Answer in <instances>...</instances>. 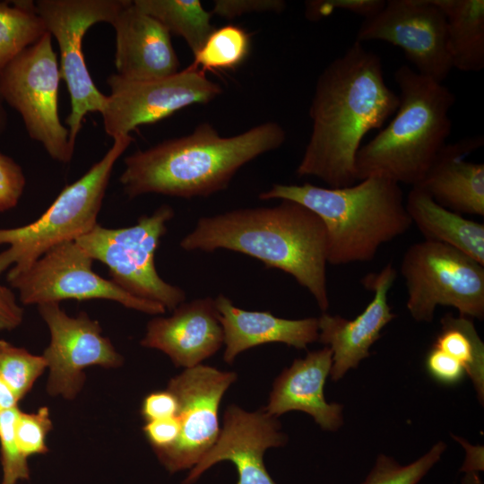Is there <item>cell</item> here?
Instances as JSON below:
<instances>
[{"label":"cell","mask_w":484,"mask_h":484,"mask_svg":"<svg viewBox=\"0 0 484 484\" xmlns=\"http://www.w3.org/2000/svg\"><path fill=\"white\" fill-rule=\"evenodd\" d=\"M46 32L34 2H0V72Z\"/></svg>","instance_id":"cell-27"},{"label":"cell","mask_w":484,"mask_h":484,"mask_svg":"<svg viewBox=\"0 0 484 484\" xmlns=\"http://www.w3.org/2000/svg\"><path fill=\"white\" fill-rule=\"evenodd\" d=\"M480 135L445 143L417 185L441 206L461 215H484V164L466 157L483 145Z\"/></svg>","instance_id":"cell-22"},{"label":"cell","mask_w":484,"mask_h":484,"mask_svg":"<svg viewBox=\"0 0 484 484\" xmlns=\"http://www.w3.org/2000/svg\"><path fill=\"white\" fill-rule=\"evenodd\" d=\"M407 212L425 240L452 246L484 264V225L436 203L419 186L405 199Z\"/></svg>","instance_id":"cell-23"},{"label":"cell","mask_w":484,"mask_h":484,"mask_svg":"<svg viewBox=\"0 0 484 484\" xmlns=\"http://www.w3.org/2000/svg\"><path fill=\"white\" fill-rule=\"evenodd\" d=\"M24 310L18 304L15 293L0 283V332L11 331L23 321Z\"/></svg>","instance_id":"cell-39"},{"label":"cell","mask_w":484,"mask_h":484,"mask_svg":"<svg viewBox=\"0 0 484 484\" xmlns=\"http://www.w3.org/2000/svg\"><path fill=\"white\" fill-rule=\"evenodd\" d=\"M177 411L178 402L168 389L147 394L141 407V414L146 422L175 417Z\"/></svg>","instance_id":"cell-38"},{"label":"cell","mask_w":484,"mask_h":484,"mask_svg":"<svg viewBox=\"0 0 484 484\" xmlns=\"http://www.w3.org/2000/svg\"><path fill=\"white\" fill-rule=\"evenodd\" d=\"M385 0H312L305 4L307 19L315 22L331 15L336 10L350 12L364 19L376 14Z\"/></svg>","instance_id":"cell-33"},{"label":"cell","mask_w":484,"mask_h":484,"mask_svg":"<svg viewBox=\"0 0 484 484\" xmlns=\"http://www.w3.org/2000/svg\"><path fill=\"white\" fill-rule=\"evenodd\" d=\"M174 216V209L164 203L151 215L141 216L134 225L110 229L98 223L75 241L94 261L107 266L109 280L117 286L173 311L185 302L186 294L160 276L155 255Z\"/></svg>","instance_id":"cell-7"},{"label":"cell","mask_w":484,"mask_h":484,"mask_svg":"<svg viewBox=\"0 0 484 484\" xmlns=\"http://www.w3.org/2000/svg\"><path fill=\"white\" fill-rule=\"evenodd\" d=\"M332 364L333 353L326 346L295 359L275 379L264 411L275 418L300 411L310 415L322 429L338 430L343 424V407L327 402L324 393Z\"/></svg>","instance_id":"cell-20"},{"label":"cell","mask_w":484,"mask_h":484,"mask_svg":"<svg viewBox=\"0 0 484 484\" xmlns=\"http://www.w3.org/2000/svg\"><path fill=\"white\" fill-rule=\"evenodd\" d=\"M396 277L397 271L392 264L377 273L365 276L363 284L374 292V297L354 319L325 312L318 318V341L333 353L332 380H340L349 369L356 368L367 358L371 346L380 338L381 331L395 317L388 304V293Z\"/></svg>","instance_id":"cell-17"},{"label":"cell","mask_w":484,"mask_h":484,"mask_svg":"<svg viewBox=\"0 0 484 484\" xmlns=\"http://www.w3.org/2000/svg\"><path fill=\"white\" fill-rule=\"evenodd\" d=\"M111 25L116 31L117 74L132 81L157 80L179 72L170 33L155 18L125 0Z\"/></svg>","instance_id":"cell-19"},{"label":"cell","mask_w":484,"mask_h":484,"mask_svg":"<svg viewBox=\"0 0 484 484\" xmlns=\"http://www.w3.org/2000/svg\"><path fill=\"white\" fill-rule=\"evenodd\" d=\"M214 300L223 331V359L227 363H232L239 353L262 344L281 342L302 350L318 341V318L285 319L266 311L244 310L221 293Z\"/></svg>","instance_id":"cell-21"},{"label":"cell","mask_w":484,"mask_h":484,"mask_svg":"<svg viewBox=\"0 0 484 484\" xmlns=\"http://www.w3.org/2000/svg\"><path fill=\"white\" fill-rule=\"evenodd\" d=\"M400 272L407 309L417 322H432L438 306L461 316L484 317V264L445 244L423 240L410 246Z\"/></svg>","instance_id":"cell-8"},{"label":"cell","mask_w":484,"mask_h":484,"mask_svg":"<svg viewBox=\"0 0 484 484\" xmlns=\"http://www.w3.org/2000/svg\"><path fill=\"white\" fill-rule=\"evenodd\" d=\"M38 310L50 333L42 355L49 368L47 391L50 395L73 400L83 385L86 367H117L123 363L111 341L102 335L99 322L85 312L69 316L57 302L39 305Z\"/></svg>","instance_id":"cell-15"},{"label":"cell","mask_w":484,"mask_h":484,"mask_svg":"<svg viewBox=\"0 0 484 484\" xmlns=\"http://www.w3.org/2000/svg\"><path fill=\"white\" fill-rule=\"evenodd\" d=\"M107 83L110 94L101 116L105 132L113 139L131 135L138 126L167 118L186 107L208 104L222 93L220 84L192 65L150 81H132L112 73Z\"/></svg>","instance_id":"cell-12"},{"label":"cell","mask_w":484,"mask_h":484,"mask_svg":"<svg viewBox=\"0 0 484 484\" xmlns=\"http://www.w3.org/2000/svg\"><path fill=\"white\" fill-rule=\"evenodd\" d=\"M186 251L227 249L291 275L319 308L330 305L327 238L322 220L304 205L281 200L269 207L241 208L198 219L180 241Z\"/></svg>","instance_id":"cell-2"},{"label":"cell","mask_w":484,"mask_h":484,"mask_svg":"<svg viewBox=\"0 0 484 484\" xmlns=\"http://www.w3.org/2000/svg\"><path fill=\"white\" fill-rule=\"evenodd\" d=\"M19 400L0 375V413L18 406Z\"/></svg>","instance_id":"cell-40"},{"label":"cell","mask_w":484,"mask_h":484,"mask_svg":"<svg viewBox=\"0 0 484 484\" xmlns=\"http://www.w3.org/2000/svg\"><path fill=\"white\" fill-rule=\"evenodd\" d=\"M250 35L243 28L227 24L214 29L190 65L206 71L229 70L239 66L248 56Z\"/></svg>","instance_id":"cell-28"},{"label":"cell","mask_w":484,"mask_h":484,"mask_svg":"<svg viewBox=\"0 0 484 484\" xmlns=\"http://www.w3.org/2000/svg\"><path fill=\"white\" fill-rule=\"evenodd\" d=\"M26 178L22 167L0 152V212L15 207L21 199Z\"/></svg>","instance_id":"cell-34"},{"label":"cell","mask_w":484,"mask_h":484,"mask_svg":"<svg viewBox=\"0 0 484 484\" xmlns=\"http://www.w3.org/2000/svg\"><path fill=\"white\" fill-rule=\"evenodd\" d=\"M61 81L52 36L48 31L0 72V94L16 109L30 137L62 163L71 161L75 143L58 115Z\"/></svg>","instance_id":"cell-9"},{"label":"cell","mask_w":484,"mask_h":484,"mask_svg":"<svg viewBox=\"0 0 484 484\" xmlns=\"http://www.w3.org/2000/svg\"><path fill=\"white\" fill-rule=\"evenodd\" d=\"M134 4L159 21L171 34L181 37L195 55L214 30L212 13L199 0H134Z\"/></svg>","instance_id":"cell-25"},{"label":"cell","mask_w":484,"mask_h":484,"mask_svg":"<svg viewBox=\"0 0 484 484\" xmlns=\"http://www.w3.org/2000/svg\"><path fill=\"white\" fill-rule=\"evenodd\" d=\"M433 347L455 359L464 368L481 403L484 400V343L473 323L465 316L445 315Z\"/></svg>","instance_id":"cell-26"},{"label":"cell","mask_w":484,"mask_h":484,"mask_svg":"<svg viewBox=\"0 0 484 484\" xmlns=\"http://www.w3.org/2000/svg\"><path fill=\"white\" fill-rule=\"evenodd\" d=\"M425 366L433 379L446 385L459 383L465 375L463 367L455 359L433 346L427 354Z\"/></svg>","instance_id":"cell-36"},{"label":"cell","mask_w":484,"mask_h":484,"mask_svg":"<svg viewBox=\"0 0 484 484\" xmlns=\"http://www.w3.org/2000/svg\"><path fill=\"white\" fill-rule=\"evenodd\" d=\"M131 135L113 139L105 155L83 176L66 186L34 221L0 229V274L13 276L33 264L51 247L77 239L97 224L113 168L133 142Z\"/></svg>","instance_id":"cell-6"},{"label":"cell","mask_w":484,"mask_h":484,"mask_svg":"<svg viewBox=\"0 0 484 484\" xmlns=\"http://www.w3.org/2000/svg\"><path fill=\"white\" fill-rule=\"evenodd\" d=\"M277 418L263 408L248 412L237 405L227 407L218 438L207 454L191 469L183 484L194 483L219 462L229 461L237 468V484H276L269 475L264 454L270 447L285 445Z\"/></svg>","instance_id":"cell-16"},{"label":"cell","mask_w":484,"mask_h":484,"mask_svg":"<svg viewBox=\"0 0 484 484\" xmlns=\"http://www.w3.org/2000/svg\"><path fill=\"white\" fill-rule=\"evenodd\" d=\"M445 448V443L438 442L424 455L406 465L381 454L361 484H418L440 460Z\"/></svg>","instance_id":"cell-29"},{"label":"cell","mask_w":484,"mask_h":484,"mask_svg":"<svg viewBox=\"0 0 484 484\" xmlns=\"http://www.w3.org/2000/svg\"><path fill=\"white\" fill-rule=\"evenodd\" d=\"M46 367L43 356L31 354L24 348L0 340V375L19 401Z\"/></svg>","instance_id":"cell-30"},{"label":"cell","mask_w":484,"mask_h":484,"mask_svg":"<svg viewBox=\"0 0 484 484\" xmlns=\"http://www.w3.org/2000/svg\"><path fill=\"white\" fill-rule=\"evenodd\" d=\"M52 428V421L48 407L39 408L35 413L20 411L15 423V436L22 454H46L48 448L46 436Z\"/></svg>","instance_id":"cell-32"},{"label":"cell","mask_w":484,"mask_h":484,"mask_svg":"<svg viewBox=\"0 0 484 484\" xmlns=\"http://www.w3.org/2000/svg\"><path fill=\"white\" fill-rule=\"evenodd\" d=\"M258 197L293 201L314 212L324 224L333 265L371 261L412 226L400 185L378 176L340 188L274 184Z\"/></svg>","instance_id":"cell-4"},{"label":"cell","mask_w":484,"mask_h":484,"mask_svg":"<svg viewBox=\"0 0 484 484\" xmlns=\"http://www.w3.org/2000/svg\"><path fill=\"white\" fill-rule=\"evenodd\" d=\"M125 0H39L35 9L47 30L56 39L59 51V73L67 87L71 111L65 119L69 136L75 143L86 114L102 113L107 95L91 79L82 52L87 30L98 22L112 23Z\"/></svg>","instance_id":"cell-10"},{"label":"cell","mask_w":484,"mask_h":484,"mask_svg":"<svg viewBox=\"0 0 484 484\" xmlns=\"http://www.w3.org/2000/svg\"><path fill=\"white\" fill-rule=\"evenodd\" d=\"M169 317L148 322L141 345L167 354L176 367L191 368L223 345V331L214 298H200L180 304Z\"/></svg>","instance_id":"cell-18"},{"label":"cell","mask_w":484,"mask_h":484,"mask_svg":"<svg viewBox=\"0 0 484 484\" xmlns=\"http://www.w3.org/2000/svg\"><path fill=\"white\" fill-rule=\"evenodd\" d=\"M398 104L380 56L355 40L317 78L309 107L312 130L298 176L316 177L331 188L357 183L356 156L364 136L382 127Z\"/></svg>","instance_id":"cell-1"},{"label":"cell","mask_w":484,"mask_h":484,"mask_svg":"<svg viewBox=\"0 0 484 484\" xmlns=\"http://www.w3.org/2000/svg\"><path fill=\"white\" fill-rule=\"evenodd\" d=\"M143 432L156 453L171 447L177 442L180 424L177 416L148 421L143 427Z\"/></svg>","instance_id":"cell-37"},{"label":"cell","mask_w":484,"mask_h":484,"mask_svg":"<svg viewBox=\"0 0 484 484\" xmlns=\"http://www.w3.org/2000/svg\"><path fill=\"white\" fill-rule=\"evenodd\" d=\"M399 104L390 123L356 156L358 181L378 176L399 185H419L451 134L449 111L455 102L443 82L408 65L396 69Z\"/></svg>","instance_id":"cell-5"},{"label":"cell","mask_w":484,"mask_h":484,"mask_svg":"<svg viewBox=\"0 0 484 484\" xmlns=\"http://www.w3.org/2000/svg\"><path fill=\"white\" fill-rule=\"evenodd\" d=\"M285 8L282 0H215L211 13L230 20L252 13H281Z\"/></svg>","instance_id":"cell-35"},{"label":"cell","mask_w":484,"mask_h":484,"mask_svg":"<svg viewBox=\"0 0 484 484\" xmlns=\"http://www.w3.org/2000/svg\"><path fill=\"white\" fill-rule=\"evenodd\" d=\"M384 41L401 48L415 71L443 82L453 70L445 16L434 0H387L364 19L356 41Z\"/></svg>","instance_id":"cell-13"},{"label":"cell","mask_w":484,"mask_h":484,"mask_svg":"<svg viewBox=\"0 0 484 484\" xmlns=\"http://www.w3.org/2000/svg\"><path fill=\"white\" fill-rule=\"evenodd\" d=\"M7 126V113L4 108V101L0 94V136L4 134Z\"/></svg>","instance_id":"cell-41"},{"label":"cell","mask_w":484,"mask_h":484,"mask_svg":"<svg viewBox=\"0 0 484 484\" xmlns=\"http://www.w3.org/2000/svg\"><path fill=\"white\" fill-rule=\"evenodd\" d=\"M94 260L75 240L58 244L24 271L6 277L17 290L23 305H41L74 299H107L150 315H161L166 308L156 302L130 295L111 280L97 274Z\"/></svg>","instance_id":"cell-11"},{"label":"cell","mask_w":484,"mask_h":484,"mask_svg":"<svg viewBox=\"0 0 484 484\" xmlns=\"http://www.w3.org/2000/svg\"><path fill=\"white\" fill-rule=\"evenodd\" d=\"M434 1L445 16L447 47L453 69L481 71L484 68V1Z\"/></svg>","instance_id":"cell-24"},{"label":"cell","mask_w":484,"mask_h":484,"mask_svg":"<svg viewBox=\"0 0 484 484\" xmlns=\"http://www.w3.org/2000/svg\"><path fill=\"white\" fill-rule=\"evenodd\" d=\"M236 379L235 372L200 364L169 380L167 389L178 402L180 433L171 447L155 454L170 473L192 469L213 446L220 430V403Z\"/></svg>","instance_id":"cell-14"},{"label":"cell","mask_w":484,"mask_h":484,"mask_svg":"<svg viewBox=\"0 0 484 484\" xmlns=\"http://www.w3.org/2000/svg\"><path fill=\"white\" fill-rule=\"evenodd\" d=\"M19 407L0 413V448L3 478L1 484H17L29 480L27 458L19 447L15 436V423L20 414Z\"/></svg>","instance_id":"cell-31"},{"label":"cell","mask_w":484,"mask_h":484,"mask_svg":"<svg viewBox=\"0 0 484 484\" xmlns=\"http://www.w3.org/2000/svg\"><path fill=\"white\" fill-rule=\"evenodd\" d=\"M286 136L272 121L232 136H221L210 123H201L185 136L125 157L119 182L130 199L147 194L208 197L225 190L243 166L279 149Z\"/></svg>","instance_id":"cell-3"}]
</instances>
